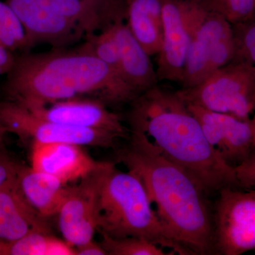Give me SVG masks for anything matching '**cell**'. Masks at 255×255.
Masks as SVG:
<instances>
[{
  "mask_svg": "<svg viewBox=\"0 0 255 255\" xmlns=\"http://www.w3.org/2000/svg\"><path fill=\"white\" fill-rule=\"evenodd\" d=\"M117 156L141 180L155 214L176 243L189 255L214 252V220L206 194L189 174L133 132Z\"/></svg>",
  "mask_w": 255,
  "mask_h": 255,
  "instance_id": "3957f363",
  "label": "cell"
},
{
  "mask_svg": "<svg viewBox=\"0 0 255 255\" xmlns=\"http://www.w3.org/2000/svg\"><path fill=\"white\" fill-rule=\"evenodd\" d=\"M5 243L0 241V255H4Z\"/></svg>",
  "mask_w": 255,
  "mask_h": 255,
  "instance_id": "f546056e",
  "label": "cell"
},
{
  "mask_svg": "<svg viewBox=\"0 0 255 255\" xmlns=\"http://www.w3.org/2000/svg\"><path fill=\"white\" fill-rule=\"evenodd\" d=\"M0 26L9 28L14 33L23 48H26V38L22 25L12 9L0 0Z\"/></svg>",
  "mask_w": 255,
  "mask_h": 255,
  "instance_id": "d4e9b609",
  "label": "cell"
},
{
  "mask_svg": "<svg viewBox=\"0 0 255 255\" xmlns=\"http://www.w3.org/2000/svg\"><path fill=\"white\" fill-rule=\"evenodd\" d=\"M187 105L200 124L208 142L225 163L235 168L248 158L255 148L251 119L243 120L194 104Z\"/></svg>",
  "mask_w": 255,
  "mask_h": 255,
  "instance_id": "8fae6325",
  "label": "cell"
},
{
  "mask_svg": "<svg viewBox=\"0 0 255 255\" xmlns=\"http://www.w3.org/2000/svg\"><path fill=\"white\" fill-rule=\"evenodd\" d=\"M4 90L7 100L25 107L79 98L119 107L140 95L97 58L87 41L73 49L58 48L16 57Z\"/></svg>",
  "mask_w": 255,
  "mask_h": 255,
  "instance_id": "6da1fadb",
  "label": "cell"
},
{
  "mask_svg": "<svg viewBox=\"0 0 255 255\" xmlns=\"http://www.w3.org/2000/svg\"><path fill=\"white\" fill-rule=\"evenodd\" d=\"M214 215V251L241 255L255 250V190L225 187Z\"/></svg>",
  "mask_w": 255,
  "mask_h": 255,
  "instance_id": "9c48e42d",
  "label": "cell"
},
{
  "mask_svg": "<svg viewBox=\"0 0 255 255\" xmlns=\"http://www.w3.org/2000/svg\"><path fill=\"white\" fill-rule=\"evenodd\" d=\"M232 25L210 4L198 22L188 49L183 88L199 85L209 75L233 60Z\"/></svg>",
  "mask_w": 255,
  "mask_h": 255,
  "instance_id": "8992f818",
  "label": "cell"
},
{
  "mask_svg": "<svg viewBox=\"0 0 255 255\" xmlns=\"http://www.w3.org/2000/svg\"><path fill=\"white\" fill-rule=\"evenodd\" d=\"M113 162L103 165L82 177L77 185L69 186L58 211V226L66 242L74 248L93 241L97 231V211L101 185Z\"/></svg>",
  "mask_w": 255,
  "mask_h": 255,
  "instance_id": "30bf717a",
  "label": "cell"
},
{
  "mask_svg": "<svg viewBox=\"0 0 255 255\" xmlns=\"http://www.w3.org/2000/svg\"><path fill=\"white\" fill-rule=\"evenodd\" d=\"M100 244L108 255H172L159 245L144 238H116L101 234Z\"/></svg>",
  "mask_w": 255,
  "mask_h": 255,
  "instance_id": "44dd1931",
  "label": "cell"
},
{
  "mask_svg": "<svg viewBox=\"0 0 255 255\" xmlns=\"http://www.w3.org/2000/svg\"><path fill=\"white\" fill-rule=\"evenodd\" d=\"M127 20L147 54L158 55L163 38L162 0H127Z\"/></svg>",
  "mask_w": 255,
  "mask_h": 255,
  "instance_id": "d6986e66",
  "label": "cell"
},
{
  "mask_svg": "<svg viewBox=\"0 0 255 255\" xmlns=\"http://www.w3.org/2000/svg\"><path fill=\"white\" fill-rule=\"evenodd\" d=\"M5 132L3 131L1 129H0V144L3 142V138H4V135Z\"/></svg>",
  "mask_w": 255,
  "mask_h": 255,
  "instance_id": "1f68e13d",
  "label": "cell"
},
{
  "mask_svg": "<svg viewBox=\"0 0 255 255\" xmlns=\"http://www.w3.org/2000/svg\"><path fill=\"white\" fill-rule=\"evenodd\" d=\"M22 25L26 48L41 43L64 48L86 36L77 25L54 14L36 0H6Z\"/></svg>",
  "mask_w": 255,
  "mask_h": 255,
  "instance_id": "4fadbf2b",
  "label": "cell"
},
{
  "mask_svg": "<svg viewBox=\"0 0 255 255\" xmlns=\"http://www.w3.org/2000/svg\"><path fill=\"white\" fill-rule=\"evenodd\" d=\"M178 92L187 103L248 120L255 112V66L231 62L199 85Z\"/></svg>",
  "mask_w": 255,
  "mask_h": 255,
  "instance_id": "5b68a950",
  "label": "cell"
},
{
  "mask_svg": "<svg viewBox=\"0 0 255 255\" xmlns=\"http://www.w3.org/2000/svg\"><path fill=\"white\" fill-rule=\"evenodd\" d=\"M87 41L90 43L97 58L122 77L118 46L112 25L101 31L99 35L93 34L87 37Z\"/></svg>",
  "mask_w": 255,
  "mask_h": 255,
  "instance_id": "7402d4cb",
  "label": "cell"
},
{
  "mask_svg": "<svg viewBox=\"0 0 255 255\" xmlns=\"http://www.w3.org/2000/svg\"><path fill=\"white\" fill-rule=\"evenodd\" d=\"M213 7L231 25L255 19V0H211Z\"/></svg>",
  "mask_w": 255,
  "mask_h": 255,
  "instance_id": "cb8c5ba5",
  "label": "cell"
},
{
  "mask_svg": "<svg viewBox=\"0 0 255 255\" xmlns=\"http://www.w3.org/2000/svg\"><path fill=\"white\" fill-rule=\"evenodd\" d=\"M163 38L156 70L159 80L182 82L191 36L211 0H162Z\"/></svg>",
  "mask_w": 255,
  "mask_h": 255,
  "instance_id": "ba28073f",
  "label": "cell"
},
{
  "mask_svg": "<svg viewBox=\"0 0 255 255\" xmlns=\"http://www.w3.org/2000/svg\"><path fill=\"white\" fill-rule=\"evenodd\" d=\"M8 49L0 45V69L3 73L7 74L14 65L16 57Z\"/></svg>",
  "mask_w": 255,
  "mask_h": 255,
  "instance_id": "83f0119b",
  "label": "cell"
},
{
  "mask_svg": "<svg viewBox=\"0 0 255 255\" xmlns=\"http://www.w3.org/2000/svg\"><path fill=\"white\" fill-rule=\"evenodd\" d=\"M75 249L78 255H107L100 243H95L94 240Z\"/></svg>",
  "mask_w": 255,
  "mask_h": 255,
  "instance_id": "f1b7e54d",
  "label": "cell"
},
{
  "mask_svg": "<svg viewBox=\"0 0 255 255\" xmlns=\"http://www.w3.org/2000/svg\"><path fill=\"white\" fill-rule=\"evenodd\" d=\"M235 55L233 61L245 62L255 66V19L232 25Z\"/></svg>",
  "mask_w": 255,
  "mask_h": 255,
  "instance_id": "603a6c76",
  "label": "cell"
},
{
  "mask_svg": "<svg viewBox=\"0 0 255 255\" xmlns=\"http://www.w3.org/2000/svg\"><path fill=\"white\" fill-rule=\"evenodd\" d=\"M46 219L23 195L16 173L0 188V241L11 243L33 231H50Z\"/></svg>",
  "mask_w": 255,
  "mask_h": 255,
  "instance_id": "2e32d148",
  "label": "cell"
},
{
  "mask_svg": "<svg viewBox=\"0 0 255 255\" xmlns=\"http://www.w3.org/2000/svg\"><path fill=\"white\" fill-rule=\"evenodd\" d=\"M112 27L124 80L140 95L157 85L158 79L150 55L133 36L127 23L119 21Z\"/></svg>",
  "mask_w": 255,
  "mask_h": 255,
  "instance_id": "e0dca14e",
  "label": "cell"
},
{
  "mask_svg": "<svg viewBox=\"0 0 255 255\" xmlns=\"http://www.w3.org/2000/svg\"><path fill=\"white\" fill-rule=\"evenodd\" d=\"M16 177L23 195L38 214L46 219L58 214L68 193V184L19 163H16Z\"/></svg>",
  "mask_w": 255,
  "mask_h": 255,
  "instance_id": "ac0fdd59",
  "label": "cell"
},
{
  "mask_svg": "<svg viewBox=\"0 0 255 255\" xmlns=\"http://www.w3.org/2000/svg\"><path fill=\"white\" fill-rule=\"evenodd\" d=\"M0 129L32 142H66L80 146L114 148L118 139L115 134L55 123L33 115L22 105L6 100L0 102Z\"/></svg>",
  "mask_w": 255,
  "mask_h": 255,
  "instance_id": "52a82bcc",
  "label": "cell"
},
{
  "mask_svg": "<svg viewBox=\"0 0 255 255\" xmlns=\"http://www.w3.org/2000/svg\"><path fill=\"white\" fill-rule=\"evenodd\" d=\"M31 167L58 178L62 182L79 181L103 165L82 148V146L66 142H32Z\"/></svg>",
  "mask_w": 255,
  "mask_h": 255,
  "instance_id": "5bb4252c",
  "label": "cell"
},
{
  "mask_svg": "<svg viewBox=\"0 0 255 255\" xmlns=\"http://www.w3.org/2000/svg\"><path fill=\"white\" fill-rule=\"evenodd\" d=\"M252 126H253V132H254L255 140V112L253 114V117L251 118Z\"/></svg>",
  "mask_w": 255,
  "mask_h": 255,
  "instance_id": "4dcf8cb0",
  "label": "cell"
},
{
  "mask_svg": "<svg viewBox=\"0 0 255 255\" xmlns=\"http://www.w3.org/2000/svg\"><path fill=\"white\" fill-rule=\"evenodd\" d=\"M234 169L239 187L255 190V148L244 162Z\"/></svg>",
  "mask_w": 255,
  "mask_h": 255,
  "instance_id": "484cf974",
  "label": "cell"
},
{
  "mask_svg": "<svg viewBox=\"0 0 255 255\" xmlns=\"http://www.w3.org/2000/svg\"><path fill=\"white\" fill-rule=\"evenodd\" d=\"M128 122L130 132L189 174L206 194L225 187L241 188L235 169L210 145L178 91L156 85L142 92L131 103Z\"/></svg>",
  "mask_w": 255,
  "mask_h": 255,
  "instance_id": "7a4b0ae2",
  "label": "cell"
},
{
  "mask_svg": "<svg viewBox=\"0 0 255 255\" xmlns=\"http://www.w3.org/2000/svg\"><path fill=\"white\" fill-rule=\"evenodd\" d=\"M16 162H14L5 149L4 144H0V188L10 177L16 173Z\"/></svg>",
  "mask_w": 255,
  "mask_h": 255,
  "instance_id": "4316f807",
  "label": "cell"
},
{
  "mask_svg": "<svg viewBox=\"0 0 255 255\" xmlns=\"http://www.w3.org/2000/svg\"><path fill=\"white\" fill-rule=\"evenodd\" d=\"M76 255L75 248L50 231H36L18 241L5 243L4 255Z\"/></svg>",
  "mask_w": 255,
  "mask_h": 255,
  "instance_id": "ffe728a7",
  "label": "cell"
},
{
  "mask_svg": "<svg viewBox=\"0 0 255 255\" xmlns=\"http://www.w3.org/2000/svg\"><path fill=\"white\" fill-rule=\"evenodd\" d=\"M25 108L33 115L55 123L105 130L120 138H126L130 135V130L124 125L121 116L109 110L100 101L73 99Z\"/></svg>",
  "mask_w": 255,
  "mask_h": 255,
  "instance_id": "7c38bea8",
  "label": "cell"
},
{
  "mask_svg": "<svg viewBox=\"0 0 255 255\" xmlns=\"http://www.w3.org/2000/svg\"><path fill=\"white\" fill-rule=\"evenodd\" d=\"M54 14L66 18L86 37L127 19V0H36Z\"/></svg>",
  "mask_w": 255,
  "mask_h": 255,
  "instance_id": "9a60e30c",
  "label": "cell"
},
{
  "mask_svg": "<svg viewBox=\"0 0 255 255\" xmlns=\"http://www.w3.org/2000/svg\"><path fill=\"white\" fill-rule=\"evenodd\" d=\"M97 231L116 238H144L172 255L189 253L171 238L155 214L137 176L111 165L101 185Z\"/></svg>",
  "mask_w": 255,
  "mask_h": 255,
  "instance_id": "277c9868",
  "label": "cell"
}]
</instances>
